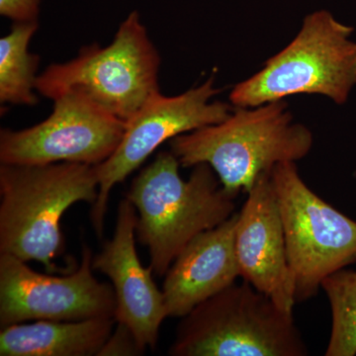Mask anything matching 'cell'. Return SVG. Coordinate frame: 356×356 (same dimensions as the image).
Returning <instances> with one entry per match:
<instances>
[{"label":"cell","mask_w":356,"mask_h":356,"mask_svg":"<svg viewBox=\"0 0 356 356\" xmlns=\"http://www.w3.org/2000/svg\"><path fill=\"white\" fill-rule=\"evenodd\" d=\"M313 142L311 131L294 123L287 102L280 100L236 107L224 121L181 134L168 143L180 165L207 163L222 188L236 197L240 192L248 193L278 163L305 158Z\"/></svg>","instance_id":"obj_1"},{"label":"cell","mask_w":356,"mask_h":356,"mask_svg":"<svg viewBox=\"0 0 356 356\" xmlns=\"http://www.w3.org/2000/svg\"><path fill=\"white\" fill-rule=\"evenodd\" d=\"M172 152H161L133 180L126 198L137 210L136 236L147 248L154 274L163 276L195 236L216 228L235 214L234 196L222 188L207 163L179 175Z\"/></svg>","instance_id":"obj_2"},{"label":"cell","mask_w":356,"mask_h":356,"mask_svg":"<svg viewBox=\"0 0 356 356\" xmlns=\"http://www.w3.org/2000/svg\"><path fill=\"white\" fill-rule=\"evenodd\" d=\"M96 165L77 163L0 165V252L41 262L57 273L54 259L65 250L60 220L77 202L98 197Z\"/></svg>","instance_id":"obj_3"},{"label":"cell","mask_w":356,"mask_h":356,"mask_svg":"<svg viewBox=\"0 0 356 356\" xmlns=\"http://www.w3.org/2000/svg\"><path fill=\"white\" fill-rule=\"evenodd\" d=\"M353 31L329 11L309 14L284 49L232 89L229 102L235 107H257L293 95H318L344 104L356 84Z\"/></svg>","instance_id":"obj_4"},{"label":"cell","mask_w":356,"mask_h":356,"mask_svg":"<svg viewBox=\"0 0 356 356\" xmlns=\"http://www.w3.org/2000/svg\"><path fill=\"white\" fill-rule=\"evenodd\" d=\"M182 318L170 355H308L293 313L282 310L245 280L234 283Z\"/></svg>","instance_id":"obj_5"},{"label":"cell","mask_w":356,"mask_h":356,"mask_svg":"<svg viewBox=\"0 0 356 356\" xmlns=\"http://www.w3.org/2000/svg\"><path fill=\"white\" fill-rule=\"evenodd\" d=\"M159 65L140 13L133 11L108 46L92 44L69 62L49 65L37 79L36 91L51 100L76 91L127 122L159 90Z\"/></svg>","instance_id":"obj_6"},{"label":"cell","mask_w":356,"mask_h":356,"mask_svg":"<svg viewBox=\"0 0 356 356\" xmlns=\"http://www.w3.org/2000/svg\"><path fill=\"white\" fill-rule=\"evenodd\" d=\"M270 177L295 300L305 301L317 295L327 276L356 262V222L312 191L294 161L278 163Z\"/></svg>","instance_id":"obj_7"},{"label":"cell","mask_w":356,"mask_h":356,"mask_svg":"<svg viewBox=\"0 0 356 356\" xmlns=\"http://www.w3.org/2000/svg\"><path fill=\"white\" fill-rule=\"evenodd\" d=\"M220 89L214 77L181 95L165 96L154 92L130 120L116 151L96 165L98 197L91 208L90 220L102 238L110 192L139 168L163 143L228 118L233 109L227 103L211 102Z\"/></svg>","instance_id":"obj_8"},{"label":"cell","mask_w":356,"mask_h":356,"mask_svg":"<svg viewBox=\"0 0 356 356\" xmlns=\"http://www.w3.org/2000/svg\"><path fill=\"white\" fill-rule=\"evenodd\" d=\"M53 102V112L41 123L20 131L1 129L0 163L97 165L113 154L125 133V121L76 91L63 93Z\"/></svg>","instance_id":"obj_9"},{"label":"cell","mask_w":356,"mask_h":356,"mask_svg":"<svg viewBox=\"0 0 356 356\" xmlns=\"http://www.w3.org/2000/svg\"><path fill=\"white\" fill-rule=\"evenodd\" d=\"M92 252L83 243L76 271L55 276L33 270L13 255H0V325L26 321L72 322L114 318L113 287L99 282L92 271Z\"/></svg>","instance_id":"obj_10"},{"label":"cell","mask_w":356,"mask_h":356,"mask_svg":"<svg viewBox=\"0 0 356 356\" xmlns=\"http://www.w3.org/2000/svg\"><path fill=\"white\" fill-rule=\"evenodd\" d=\"M137 210L127 198L119 204L114 235L93 257L92 267L111 280L116 310L114 320L125 325L140 348H154L161 323L168 317L163 290L153 280V268L140 264L136 250Z\"/></svg>","instance_id":"obj_11"},{"label":"cell","mask_w":356,"mask_h":356,"mask_svg":"<svg viewBox=\"0 0 356 356\" xmlns=\"http://www.w3.org/2000/svg\"><path fill=\"white\" fill-rule=\"evenodd\" d=\"M271 173L259 178L238 212L236 250L241 277L293 313L294 284Z\"/></svg>","instance_id":"obj_12"},{"label":"cell","mask_w":356,"mask_h":356,"mask_svg":"<svg viewBox=\"0 0 356 356\" xmlns=\"http://www.w3.org/2000/svg\"><path fill=\"white\" fill-rule=\"evenodd\" d=\"M238 212L195 236L165 274L163 293L168 317H184L241 277L236 250Z\"/></svg>","instance_id":"obj_13"},{"label":"cell","mask_w":356,"mask_h":356,"mask_svg":"<svg viewBox=\"0 0 356 356\" xmlns=\"http://www.w3.org/2000/svg\"><path fill=\"white\" fill-rule=\"evenodd\" d=\"M114 321V318L102 317L7 325L0 332V355H98L112 334Z\"/></svg>","instance_id":"obj_14"},{"label":"cell","mask_w":356,"mask_h":356,"mask_svg":"<svg viewBox=\"0 0 356 356\" xmlns=\"http://www.w3.org/2000/svg\"><path fill=\"white\" fill-rule=\"evenodd\" d=\"M38 22L14 23L0 39V102L2 105L38 104L35 95L40 58L29 51Z\"/></svg>","instance_id":"obj_15"},{"label":"cell","mask_w":356,"mask_h":356,"mask_svg":"<svg viewBox=\"0 0 356 356\" xmlns=\"http://www.w3.org/2000/svg\"><path fill=\"white\" fill-rule=\"evenodd\" d=\"M332 311L325 356L356 355V271L341 269L322 283Z\"/></svg>","instance_id":"obj_16"},{"label":"cell","mask_w":356,"mask_h":356,"mask_svg":"<svg viewBox=\"0 0 356 356\" xmlns=\"http://www.w3.org/2000/svg\"><path fill=\"white\" fill-rule=\"evenodd\" d=\"M144 351L131 330L125 325L117 323L114 334H110L98 355H139Z\"/></svg>","instance_id":"obj_17"},{"label":"cell","mask_w":356,"mask_h":356,"mask_svg":"<svg viewBox=\"0 0 356 356\" xmlns=\"http://www.w3.org/2000/svg\"><path fill=\"white\" fill-rule=\"evenodd\" d=\"M41 0H0V14L14 23L38 22Z\"/></svg>","instance_id":"obj_18"}]
</instances>
